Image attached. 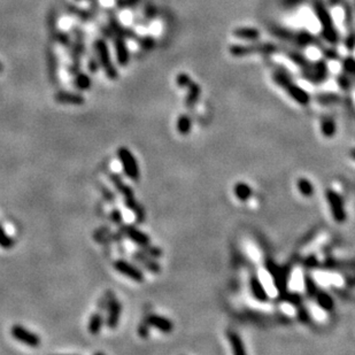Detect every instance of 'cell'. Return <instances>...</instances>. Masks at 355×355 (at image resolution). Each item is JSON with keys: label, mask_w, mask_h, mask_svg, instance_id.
Returning a JSON list of instances; mask_svg holds the SVG:
<instances>
[{"label": "cell", "mask_w": 355, "mask_h": 355, "mask_svg": "<svg viewBox=\"0 0 355 355\" xmlns=\"http://www.w3.org/2000/svg\"><path fill=\"white\" fill-rule=\"evenodd\" d=\"M313 8L321 26V35L324 40L331 45H337L340 41V35L333 22L331 14L329 13L326 6L322 0H314Z\"/></svg>", "instance_id": "cell-1"}, {"label": "cell", "mask_w": 355, "mask_h": 355, "mask_svg": "<svg viewBox=\"0 0 355 355\" xmlns=\"http://www.w3.org/2000/svg\"><path fill=\"white\" fill-rule=\"evenodd\" d=\"M272 81H274L279 88H282L283 90L290 95L291 99H293L297 104L301 106H306L310 104V93H308L307 91H305L299 85L294 83V82L291 80V77L287 75V73L282 72V70H276V72L272 74Z\"/></svg>", "instance_id": "cell-2"}, {"label": "cell", "mask_w": 355, "mask_h": 355, "mask_svg": "<svg viewBox=\"0 0 355 355\" xmlns=\"http://www.w3.org/2000/svg\"><path fill=\"white\" fill-rule=\"evenodd\" d=\"M272 35L278 37L279 40L286 41L297 45L298 47H307L310 45H314L318 48H323L321 42L310 31H292L289 29H283V28L276 27L272 29Z\"/></svg>", "instance_id": "cell-3"}, {"label": "cell", "mask_w": 355, "mask_h": 355, "mask_svg": "<svg viewBox=\"0 0 355 355\" xmlns=\"http://www.w3.org/2000/svg\"><path fill=\"white\" fill-rule=\"evenodd\" d=\"M278 51V47L271 43H254L250 45H231L229 48L230 54L235 58H244L255 54L269 55Z\"/></svg>", "instance_id": "cell-4"}, {"label": "cell", "mask_w": 355, "mask_h": 355, "mask_svg": "<svg viewBox=\"0 0 355 355\" xmlns=\"http://www.w3.org/2000/svg\"><path fill=\"white\" fill-rule=\"evenodd\" d=\"M94 51L95 55L99 60L100 67L104 69L105 75L111 81H115L119 79V72L112 61L111 54H109L108 46L104 40H97L94 42Z\"/></svg>", "instance_id": "cell-5"}, {"label": "cell", "mask_w": 355, "mask_h": 355, "mask_svg": "<svg viewBox=\"0 0 355 355\" xmlns=\"http://www.w3.org/2000/svg\"><path fill=\"white\" fill-rule=\"evenodd\" d=\"M118 158L122 166L123 173L133 182H138L140 178V169L136 157L126 146L118 148Z\"/></svg>", "instance_id": "cell-6"}, {"label": "cell", "mask_w": 355, "mask_h": 355, "mask_svg": "<svg viewBox=\"0 0 355 355\" xmlns=\"http://www.w3.org/2000/svg\"><path fill=\"white\" fill-rule=\"evenodd\" d=\"M329 67L324 59L311 61L307 68L301 69V77L313 84H321L328 80Z\"/></svg>", "instance_id": "cell-7"}, {"label": "cell", "mask_w": 355, "mask_h": 355, "mask_svg": "<svg viewBox=\"0 0 355 355\" xmlns=\"http://www.w3.org/2000/svg\"><path fill=\"white\" fill-rule=\"evenodd\" d=\"M325 199L329 205V209L331 212V215L333 220L337 223H344L346 221L347 215L345 211V206H344L343 197L340 196L338 192L335 190L328 189L325 191Z\"/></svg>", "instance_id": "cell-8"}, {"label": "cell", "mask_w": 355, "mask_h": 355, "mask_svg": "<svg viewBox=\"0 0 355 355\" xmlns=\"http://www.w3.org/2000/svg\"><path fill=\"white\" fill-rule=\"evenodd\" d=\"M113 267H114V269L119 274L133 279V282L143 283L145 280V274L143 270H141L138 266H134L128 260H124V259H118V260H115L113 262Z\"/></svg>", "instance_id": "cell-9"}, {"label": "cell", "mask_w": 355, "mask_h": 355, "mask_svg": "<svg viewBox=\"0 0 355 355\" xmlns=\"http://www.w3.org/2000/svg\"><path fill=\"white\" fill-rule=\"evenodd\" d=\"M119 233H121L122 237L128 238V239L133 241L139 248L151 244L150 236L133 224H123L122 223V224L119 225Z\"/></svg>", "instance_id": "cell-10"}, {"label": "cell", "mask_w": 355, "mask_h": 355, "mask_svg": "<svg viewBox=\"0 0 355 355\" xmlns=\"http://www.w3.org/2000/svg\"><path fill=\"white\" fill-rule=\"evenodd\" d=\"M10 335L17 342L24 344V345L29 347H38L41 345L42 339L41 337L27 328H24L23 325L21 324H14L12 328H10Z\"/></svg>", "instance_id": "cell-11"}, {"label": "cell", "mask_w": 355, "mask_h": 355, "mask_svg": "<svg viewBox=\"0 0 355 355\" xmlns=\"http://www.w3.org/2000/svg\"><path fill=\"white\" fill-rule=\"evenodd\" d=\"M131 258L133 260L136 262L137 265H139L144 269H146L147 271H150L151 274L153 275H159L161 272V266L158 262V260L153 257H150L146 253H144L143 251H134L133 254H131Z\"/></svg>", "instance_id": "cell-12"}, {"label": "cell", "mask_w": 355, "mask_h": 355, "mask_svg": "<svg viewBox=\"0 0 355 355\" xmlns=\"http://www.w3.org/2000/svg\"><path fill=\"white\" fill-rule=\"evenodd\" d=\"M106 311H107V315L105 317V325L108 329L115 330L120 324L121 315H122V304L118 299H114Z\"/></svg>", "instance_id": "cell-13"}, {"label": "cell", "mask_w": 355, "mask_h": 355, "mask_svg": "<svg viewBox=\"0 0 355 355\" xmlns=\"http://www.w3.org/2000/svg\"><path fill=\"white\" fill-rule=\"evenodd\" d=\"M145 318H146L148 324L151 325V328L157 329L158 331L162 332V333L173 332L174 323L172 319L166 317V316L158 315V314H150V315H147Z\"/></svg>", "instance_id": "cell-14"}, {"label": "cell", "mask_w": 355, "mask_h": 355, "mask_svg": "<svg viewBox=\"0 0 355 355\" xmlns=\"http://www.w3.org/2000/svg\"><path fill=\"white\" fill-rule=\"evenodd\" d=\"M54 100L61 105H75L81 106L85 102V98L79 92H69V91H59L54 94Z\"/></svg>", "instance_id": "cell-15"}, {"label": "cell", "mask_w": 355, "mask_h": 355, "mask_svg": "<svg viewBox=\"0 0 355 355\" xmlns=\"http://www.w3.org/2000/svg\"><path fill=\"white\" fill-rule=\"evenodd\" d=\"M114 48L116 53V59L121 67H126L129 65L130 61V52L129 48L124 42L123 37L116 36L114 38Z\"/></svg>", "instance_id": "cell-16"}, {"label": "cell", "mask_w": 355, "mask_h": 355, "mask_svg": "<svg viewBox=\"0 0 355 355\" xmlns=\"http://www.w3.org/2000/svg\"><path fill=\"white\" fill-rule=\"evenodd\" d=\"M109 179H111L112 184L114 185L115 190L118 191L120 194H122L124 199L134 197L133 189L129 185V184H127L126 182H124L123 177L121 176L120 174H118V173L109 174Z\"/></svg>", "instance_id": "cell-17"}, {"label": "cell", "mask_w": 355, "mask_h": 355, "mask_svg": "<svg viewBox=\"0 0 355 355\" xmlns=\"http://www.w3.org/2000/svg\"><path fill=\"white\" fill-rule=\"evenodd\" d=\"M123 202H124V206H126V208L133 213L134 220H136L137 224H143V223L145 222V220H146V212H145V208L143 207V205L139 204L134 197L123 199Z\"/></svg>", "instance_id": "cell-18"}, {"label": "cell", "mask_w": 355, "mask_h": 355, "mask_svg": "<svg viewBox=\"0 0 355 355\" xmlns=\"http://www.w3.org/2000/svg\"><path fill=\"white\" fill-rule=\"evenodd\" d=\"M105 325V317L102 311H95L89 318L88 322V331L92 336H97L101 332L102 326Z\"/></svg>", "instance_id": "cell-19"}, {"label": "cell", "mask_w": 355, "mask_h": 355, "mask_svg": "<svg viewBox=\"0 0 355 355\" xmlns=\"http://www.w3.org/2000/svg\"><path fill=\"white\" fill-rule=\"evenodd\" d=\"M186 89H187V93H186V98H185V106L189 109H191L196 106V104L199 100V98H200L201 88L198 83L192 81Z\"/></svg>", "instance_id": "cell-20"}, {"label": "cell", "mask_w": 355, "mask_h": 355, "mask_svg": "<svg viewBox=\"0 0 355 355\" xmlns=\"http://www.w3.org/2000/svg\"><path fill=\"white\" fill-rule=\"evenodd\" d=\"M232 35L236 38H239V40L254 42V41H258L259 38H260V30H258L257 28L241 27V28H237V29L233 30Z\"/></svg>", "instance_id": "cell-21"}, {"label": "cell", "mask_w": 355, "mask_h": 355, "mask_svg": "<svg viewBox=\"0 0 355 355\" xmlns=\"http://www.w3.org/2000/svg\"><path fill=\"white\" fill-rule=\"evenodd\" d=\"M233 194L237 198V200L241 202H246L250 200V198L253 194V190L252 187L245 182H238L233 186Z\"/></svg>", "instance_id": "cell-22"}, {"label": "cell", "mask_w": 355, "mask_h": 355, "mask_svg": "<svg viewBox=\"0 0 355 355\" xmlns=\"http://www.w3.org/2000/svg\"><path fill=\"white\" fill-rule=\"evenodd\" d=\"M284 51H285V54L287 55V58H289L291 61L294 63V65L299 67L300 69L307 68V67L311 65V60L308 59L307 56H305L304 54H301L300 52L292 51V49H284Z\"/></svg>", "instance_id": "cell-23"}, {"label": "cell", "mask_w": 355, "mask_h": 355, "mask_svg": "<svg viewBox=\"0 0 355 355\" xmlns=\"http://www.w3.org/2000/svg\"><path fill=\"white\" fill-rule=\"evenodd\" d=\"M176 129L182 136H187L192 130V119L187 114H180L177 119Z\"/></svg>", "instance_id": "cell-24"}, {"label": "cell", "mask_w": 355, "mask_h": 355, "mask_svg": "<svg viewBox=\"0 0 355 355\" xmlns=\"http://www.w3.org/2000/svg\"><path fill=\"white\" fill-rule=\"evenodd\" d=\"M251 290H252V294H253L255 299H258L259 301H267L268 300V294L266 292L264 286L260 280H259L258 277H253L251 279Z\"/></svg>", "instance_id": "cell-25"}, {"label": "cell", "mask_w": 355, "mask_h": 355, "mask_svg": "<svg viewBox=\"0 0 355 355\" xmlns=\"http://www.w3.org/2000/svg\"><path fill=\"white\" fill-rule=\"evenodd\" d=\"M321 131L323 133V136L326 138H332L335 136L336 131H337V127H336V122L331 116H326V118L322 119L321 122Z\"/></svg>", "instance_id": "cell-26"}, {"label": "cell", "mask_w": 355, "mask_h": 355, "mask_svg": "<svg viewBox=\"0 0 355 355\" xmlns=\"http://www.w3.org/2000/svg\"><path fill=\"white\" fill-rule=\"evenodd\" d=\"M315 298H316V303H317L318 307L322 308L323 311H330L333 310V306H335V304H333L332 298L330 297L328 293L319 292V291H317V292H316V294H315Z\"/></svg>", "instance_id": "cell-27"}, {"label": "cell", "mask_w": 355, "mask_h": 355, "mask_svg": "<svg viewBox=\"0 0 355 355\" xmlns=\"http://www.w3.org/2000/svg\"><path fill=\"white\" fill-rule=\"evenodd\" d=\"M74 85L81 91H88L92 88V80L88 74L77 73L74 79Z\"/></svg>", "instance_id": "cell-28"}, {"label": "cell", "mask_w": 355, "mask_h": 355, "mask_svg": "<svg viewBox=\"0 0 355 355\" xmlns=\"http://www.w3.org/2000/svg\"><path fill=\"white\" fill-rule=\"evenodd\" d=\"M297 187L299 190L300 194H303L304 197L310 198L314 194L315 189H314V184L311 182L310 179L305 178V177H300L297 182Z\"/></svg>", "instance_id": "cell-29"}, {"label": "cell", "mask_w": 355, "mask_h": 355, "mask_svg": "<svg viewBox=\"0 0 355 355\" xmlns=\"http://www.w3.org/2000/svg\"><path fill=\"white\" fill-rule=\"evenodd\" d=\"M226 336H228V340L230 345L232 347V352L235 354H244L245 353V350L243 347L244 345L243 343H241L239 336L232 331H229L226 333Z\"/></svg>", "instance_id": "cell-30"}, {"label": "cell", "mask_w": 355, "mask_h": 355, "mask_svg": "<svg viewBox=\"0 0 355 355\" xmlns=\"http://www.w3.org/2000/svg\"><path fill=\"white\" fill-rule=\"evenodd\" d=\"M343 8H344V17H345V26L347 30H352L353 23H354V15H353V6L351 5L350 1H343Z\"/></svg>", "instance_id": "cell-31"}, {"label": "cell", "mask_w": 355, "mask_h": 355, "mask_svg": "<svg viewBox=\"0 0 355 355\" xmlns=\"http://www.w3.org/2000/svg\"><path fill=\"white\" fill-rule=\"evenodd\" d=\"M14 246H15V241L7 233L2 224L0 223V247L2 250H12Z\"/></svg>", "instance_id": "cell-32"}, {"label": "cell", "mask_w": 355, "mask_h": 355, "mask_svg": "<svg viewBox=\"0 0 355 355\" xmlns=\"http://www.w3.org/2000/svg\"><path fill=\"white\" fill-rule=\"evenodd\" d=\"M114 299H116L115 293L113 292L112 290L106 291V293L98 301V311H107V308L109 307V305L112 304V301Z\"/></svg>", "instance_id": "cell-33"}, {"label": "cell", "mask_w": 355, "mask_h": 355, "mask_svg": "<svg viewBox=\"0 0 355 355\" xmlns=\"http://www.w3.org/2000/svg\"><path fill=\"white\" fill-rule=\"evenodd\" d=\"M138 44L140 45V47L145 49V51H151L155 47L157 43H155V40L152 36H144L138 38Z\"/></svg>", "instance_id": "cell-34"}, {"label": "cell", "mask_w": 355, "mask_h": 355, "mask_svg": "<svg viewBox=\"0 0 355 355\" xmlns=\"http://www.w3.org/2000/svg\"><path fill=\"white\" fill-rule=\"evenodd\" d=\"M68 10L70 14H73V15L77 16L79 19L83 20V21H89L92 19V14H90L88 10H85V9L77 8V7H74V6H68Z\"/></svg>", "instance_id": "cell-35"}, {"label": "cell", "mask_w": 355, "mask_h": 355, "mask_svg": "<svg viewBox=\"0 0 355 355\" xmlns=\"http://www.w3.org/2000/svg\"><path fill=\"white\" fill-rule=\"evenodd\" d=\"M140 251H143L144 253H146L147 255H150V257H153L155 259L161 258L162 254H163V252H162L161 248L158 247V246H154V245H152V244L147 245V246H145V247H141Z\"/></svg>", "instance_id": "cell-36"}, {"label": "cell", "mask_w": 355, "mask_h": 355, "mask_svg": "<svg viewBox=\"0 0 355 355\" xmlns=\"http://www.w3.org/2000/svg\"><path fill=\"white\" fill-rule=\"evenodd\" d=\"M343 69L349 75H355V58L354 56H347L342 61Z\"/></svg>", "instance_id": "cell-37"}, {"label": "cell", "mask_w": 355, "mask_h": 355, "mask_svg": "<svg viewBox=\"0 0 355 355\" xmlns=\"http://www.w3.org/2000/svg\"><path fill=\"white\" fill-rule=\"evenodd\" d=\"M150 330H151V325L148 324V322L146 321V318H144L139 324H138L137 328V332L139 335L140 338L143 339H147L150 337Z\"/></svg>", "instance_id": "cell-38"}, {"label": "cell", "mask_w": 355, "mask_h": 355, "mask_svg": "<svg viewBox=\"0 0 355 355\" xmlns=\"http://www.w3.org/2000/svg\"><path fill=\"white\" fill-rule=\"evenodd\" d=\"M337 83H338V85L343 90H350L351 87H352V80L350 79L347 73L339 74V75L337 76Z\"/></svg>", "instance_id": "cell-39"}, {"label": "cell", "mask_w": 355, "mask_h": 355, "mask_svg": "<svg viewBox=\"0 0 355 355\" xmlns=\"http://www.w3.org/2000/svg\"><path fill=\"white\" fill-rule=\"evenodd\" d=\"M191 82H192V79H191V77L187 75L186 73H179L176 77V84L178 88L185 89L189 87Z\"/></svg>", "instance_id": "cell-40"}, {"label": "cell", "mask_w": 355, "mask_h": 355, "mask_svg": "<svg viewBox=\"0 0 355 355\" xmlns=\"http://www.w3.org/2000/svg\"><path fill=\"white\" fill-rule=\"evenodd\" d=\"M109 220L114 223L116 225H121L123 223V214L122 212L118 208L112 209V212L109 213Z\"/></svg>", "instance_id": "cell-41"}, {"label": "cell", "mask_w": 355, "mask_h": 355, "mask_svg": "<svg viewBox=\"0 0 355 355\" xmlns=\"http://www.w3.org/2000/svg\"><path fill=\"white\" fill-rule=\"evenodd\" d=\"M338 95L335 93H324L317 95V100L322 104H332V102L338 101Z\"/></svg>", "instance_id": "cell-42"}, {"label": "cell", "mask_w": 355, "mask_h": 355, "mask_svg": "<svg viewBox=\"0 0 355 355\" xmlns=\"http://www.w3.org/2000/svg\"><path fill=\"white\" fill-rule=\"evenodd\" d=\"M55 38L56 41H58L62 46H65V47H69V46L72 45V41H70L69 35L65 33V31H58Z\"/></svg>", "instance_id": "cell-43"}, {"label": "cell", "mask_w": 355, "mask_h": 355, "mask_svg": "<svg viewBox=\"0 0 355 355\" xmlns=\"http://www.w3.org/2000/svg\"><path fill=\"white\" fill-rule=\"evenodd\" d=\"M345 47L349 51H354L355 49V29L349 30L345 40Z\"/></svg>", "instance_id": "cell-44"}, {"label": "cell", "mask_w": 355, "mask_h": 355, "mask_svg": "<svg viewBox=\"0 0 355 355\" xmlns=\"http://www.w3.org/2000/svg\"><path fill=\"white\" fill-rule=\"evenodd\" d=\"M322 53H323V56H324V59L326 60H338L339 59V55H338V52L336 51L335 48H322Z\"/></svg>", "instance_id": "cell-45"}, {"label": "cell", "mask_w": 355, "mask_h": 355, "mask_svg": "<svg viewBox=\"0 0 355 355\" xmlns=\"http://www.w3.org/2000/svg\"><path fill=\"white\" fill-rule=\"evenodd\" d=\"M140 0H116V6L119 8H130V7L136 6Z\"/></svg>", "instance_id": "cell-46"}, {"label": "cell", "mask_w": 355, "mask_h": 355, "mask_svg": "<svg viewBox=\"0 0 355 355\" xmlns=\"http://www.w3.org/2000/svg\"><path fill=\"white\" fill-rule=\"evenodd\" d=\"M99 67H100V63H99V60L97 56L95 58H90L89 59V62H88V68L89 70H90L91 73H97Z\"/></svg>", "instance_id": "cell-47"}, {"label": "cell", "mask_w": 355, "mask_h": 355, "mask_svg": "<svg viewBox=\"0 0 355 355\" xmlns=\"http://www.w3.org/2000/svg\"><path fill=\"white\" fill-rule=\"evenodd\" d=\"M101 189H102V194H104V198L106 199V201L111 202V204H112V202H114V201H115L116 197H115V194L113 193L111 190H108L107 187L104 186V185L101 186Z\"/></svg>", "instance_id": "cell-48"}, {"label": "cell", "mask_w": 355, "mask_h": 355, "mask_svg": "<svg viewBox=\"0 0 355 355\" xmlns=\"http://www.w3.org/2000/svg\"><path fill=\"white\" fill-rule=\"evenodd\" d=\"M343 1H344V0H329V5H330V7H336Z\"/></svg>", "instance_id": "cell-49"}, {"label": "cell", "mask_w": 355, "mask_h": 355, "mask_svg": "<svg viewBox=\"0 0 355 355\" xmlns=\"http://www.w3.org/2000/svg\"><path fill=\"white\" fill-rule=\"evenodd\" d=\"M351 157L355 160V148H353V150L351 151Z\"/></svg>", "instance_id": "cell-50"}, {"label": "cell", "mask_w": 355, "mask_h": 355, "mask_svg": "<svg viewBox=\"0 0 355 355\" xmlns=\"http://www.w3.org/2000/svg\"><path fill=\"white\" fill-rule=\"evenodd\" d=\"M2 69H3V65L1 63V61H0V73L2 72Z\"/></svg>", "instance_id": "cell-51"}]
</instances>
